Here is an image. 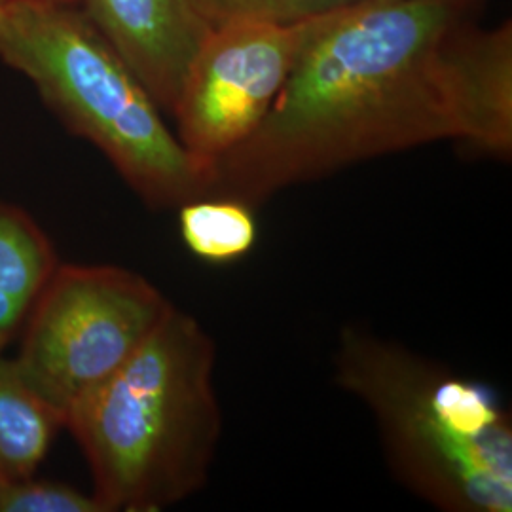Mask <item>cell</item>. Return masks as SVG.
<instances>
[{"label": "cell", "mask_w": 512, "mask_h": 512, "mask_svg": "<svg viewBox=\"0 0 512 512\" xmlns=\"http://www.w3.org/2000/svg\"><path fill=\"white\" fill-rule=\"evenodd\" d=\"M482 0H366L311 42L209 194L256 207L351 165L435 143L512 156V23Z\"/></svg>", "instance_id": "6da1fadb"}, {"label": "cell", "mask_w": 512, "mask_h": 512, "mask_svg": "<svg viewBox=\"0 0 512 512\" xmlns=\"http://www.w3.org/2000/svg\"><path fill=\"white\" fill-rule=\"evenodd\" d=\"M217 346L173 306L109 380L74 404L65 429L82 448L107 512H160L202 492L222 435Z\"/></svg>", "instance_id": "7a4b0ae2"}, {"label": "cell", "mask_w": 512, "mask_h": 512, "mask_svg": "<svg viewBox=\"0 0 512 512\" xmlns=\"http://www.w3.org/2000/svg\"><path fill=\"white\" fill-rule=\"evenodd\" d=\"M334 380L412 494L444 512L512 511L511 416L490 385L357 325L340 330Z\"/></svg>", "instance_id": "3957f363"}, {"label": "cell", "mask_w": 512, "mask_h": 512, "mask_svg": "<svg viewBox=\"0 0 512 512\" xmlns=\"http://www.w3.org/2000/svg\"><path fill=\"white\" fill-rule=\"evenodd\" d=\"M0 61L27 78L150 209L209 194V169L167 128L145 84L76 2L0 6Z\"/></svg>", "instance_id": "277c9868"}, {"label": "cell", "mask_w": 512, "mask_h": 512, "mask_svg": "<svg viewBox=\"0 0 512 512\" xmlns=\"http://www.w3.org/2000/svg\"><path fill=\"white\" fill-rule=\"evenodd\" d=\"M147 277L110 264H61L27 315L18 366L63 418L128 361L173 310Z\"/></svg>", "instance_id": "5b68a950"}, {"label": "cell", "mask_w": 512, "mask_h": 512, "mask_svg": "<svg viewBox=\"0 0 512 512\" xmlns=\"http://www.w3.org/2000/svg\"><path fill=\"white\" fill-rule=\"evenodd\" d=\"M342 12L296 23L239 19L207 31L171 118L209 179L211 165L258 128L300 57Z\"/></svg>", "instance_id": "8992f818"}, {"label": "cell", "mask_w": 512, "mask_h": 512, "mask_svg": "<svg viewBox=\"0 0 512 512\" xmlns=\"http://www.w3.org/2000/svg\"><path fill=\"white\" fill-rule=\"evenodd\" d=\"M164 114H173L207 27L188 0H76Z\"/></svg>", "instance_id": "52a82bcc"}, {"label": "cell", "mask_w": 512, "mask_h": 512, "mask_svg": "<svg viewBox=\"0 0 512 512\" xmlns=\"http://www.w3.org/2000/svg\"><path fill=\"white\" fill-rule=\"evenodd\" d=\"M59 260L54 245L21 207L0 203V346L25 323Z\"/></svg>", "instance_id": "ba28073f"}, {"label": "cell", "mask_w": 512, "mask_h": 512, "mask_svg": "<svg viewBox=\"0 0 512 512\" xmlns=\"http://www.w3.org/2000/svg\"><path fill=\"white\" fill-rule=\"evenodd\" d=\"M59 429L63 414L0 355V484L35 475Z\"/></svg>", "instance_id": "9c48e42d"}, {"label": "cell", "mask_w": 512, "mask_h": 512, "mask_svg": "<svg viewBox=\"0 0 512 512\" xmlns=\"http://www.w3.org/2000/svg\"><path fill=\"white\" fill-rule=\"evenodd\" d=\"M179 228L186 249L209 264L236 262L251 253L258 238L253 207L219 196L183 203Z\"/></svg>", "instance_id": "30bf717a"}, {"label": "cell", "mask_w": 512, "mask_h": 512, "mask_svg": "<svg viewBox=\"0 0 512 512\" xmlns=\"http://www.w3.org/2000/svg\"><path fill=\"white\" fill-rule=\"evenodd\" d=\"M363 2L366 0H188L207 29L239 19L296 23L336 14Z\"/></svg>", "instance_id": "8fae6325"}, {"label": "cell", "mask_w": 512, "mask_h": 512, "mask_svg": "<svg viewBox=\"0 0 512 512\" xmlns=\"http://www.w3.org/2000/svg\"><path fill=\"white\" fill-rule=\"evenodd\" d=\"M0 512H107L95 495L78 488L23 478L0 484Z\"/></svg>", "instance_id": "7c38bea8"}, {"label": "cell", "mask_w": 512, "mask_h": 512, "mask_svg": "<svg viewBox=\"0 0 512 512\" xmlns=\"http://www.w3.org/2000/svg\"><path fill=\"white\" fill-rule=\"evenodd\" d=\"M14 2H25V0H0V6H6V4H14ZM65 2H76V0H65Z\"/></svg>", "instance_id": "4fadbf2b"}, {"label": "cell", "mask_w": 512, "mask_h": 512, "mask_svg": "<svg viewBox=\"0 0 512 512\" xmlns=\"http://www.w3.org/2000/svg\"><path fill=\"white\" fill-rule=\"evenodd\" d=\"M2 349H4V348H2V346H0V353H2Z\"/></svg>", "instance_id": "5bb4252c"}]
</instances>
